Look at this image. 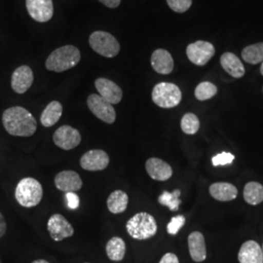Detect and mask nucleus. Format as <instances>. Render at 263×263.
Listing matches in <instances>:
<instances>
[{
  "label": "nucleus",
  "mask_w": 263,
  "mask_h": 263,
  "mask_svg": "<svg viewBox=\"0 0 263 263\" xmlns=\"http://www.w3.org/2000/svg\"><path fill=\"white\" fill-rule=\"evenodd\" d=\"M2 123L8 134L15 137H31L37 130L35 118L22 106L7 108L2 115Z\"/></svg>",
  "instance_id": "obj_1"
},
{
  "label": "nucleus",
  "mask_w": 263,
  "mask_h": 263,
  "mask_svg": "<svg viewBox=\"0 0 263 263\" xmlns=\"http://www.w3.org/2000/svg\"><path fill=\"white\" fill-rule=\"evenodd\" d=\"M80 59L81 54L78 48L73 45H66L58 48L49 55L45 66L50 71L64 72L77 66Z\"/></svg>",
  "instance_id": "obj_2"
},
{
  "label": "nucleus",
  "mask_w": 263,
  "mask_h": 263,
  "mask_svg": "<svg viewBox=\"0 0 263 263\" xmlns=\"http://www.w3.org/2000/svg\"><path fill=\"white\" fill-rule=\"evenodd\" d=\"M128 234L136 240H147L157 233V223L147 213H139L131 217L126 224Z\"/></svg>",
  "instance_id": "obj_3"
},
{
  "label": "nucleus",
  "mask_w": 263,
  "mask_h": 263,
  "mask_svg": "<svg viewBox=\"0 0 263 263\" xmlns=\"http://www.w3.org/2000/svg\"><path fill=\"white\" fill-rule=\"evenodd\" d=\"M15 197L21 206L32 208L37 206L43 197V187L41 183L32 178H26L20 180Z\"/></svg>",
  "instance_id": "obj_4"
},
{
  "label": "nucleus",
  "mask_w": 263,
  "mask_h": 263,
  "mask_svg": "<svg viewBox=\"0 0 263 263\" xmlns=\"http://www.w3.org/2000/svg\"><path fill=\"white\" fill-rule=\"evenodd\" d=\"M151 98L153 103L162 108H173L179 105L182 95L179 87L169 82H161L154 86Z\"/></svg>",
  "instance_id": "obj_5"
},
{
  "label": "nucleus",
  "mask_w": 263,
  "mask_h": 263,
  "mask_svg": "<svg viewBox=\"0 0 263 263\" xmlns=\"http://www.w3.org/2000/svg\"><path fill=\"white\" fill-rule=\"evenodd\" d=\"M89 44L96 53L105 58H114L120 52L118 40L109 32L97 30L89 37Z\"/></svg>",
  "instance_id": "obj_6"
},
{
  "label": "nucleus",
  "mask_w": 263,
  "mask_h": 263,
  "mask_svg": "<svg viewBox=\"0 0 263 263\" xmlns=\"http://www.w3.org/2000/svg\"><path fill=\"white\" fill-rule=\"evenodd\" d=\"M87 105L91 112L100 120L113 124L116 120V112L111 104L106 102L100 95H90L87 99Z\"/></svg>",
  "instance_id": "obj_7"
},
{
  "label": "nucleus",
  "mask_w": 263,
  "mask_h": 263,
  "mask_svg": "<svg viewBox=\"0 0 263 263\" xmlns=\"http://www.w3.org/2000/svg\"><path fill=\"white\" fill-rule=\"evenodd\" d=\"M216 53L215 46L203 40L191 43L186 48L188 60L198 66H205Z\"/></svg>",
  "instance_id": "obj_8"
},
{
  "label": "nucleus",
  "mask_w": 263,
  "mask_h": 263,
  "mask_svg": "<svg viewBox=\"0 0 263 263\" xmlns=\"http://www.w3.org/2000/svg\"><path fill=\"white\" fill-rule=\"evenodd\" d=\"M53 141L58 147L64 151H70L77 147L81 142V135L71 126L60 127L53 136Z\"/></svg>",
  "instance_id": "obj_9"
},
{
  "label": "nucleus",
  "mask_w": 263,
  "mask_h": 263,
  "mask_svg": "<svg viewBox=\"0 0 263 263\" xmlns=\"http://www.w3.org/2000/svg\"><path fill=\"white\" fill-rule=\"evenodd\" d=\"M47 229L51 238L56 242H61L74 234L72 226L66 220L65 216L60 214H55L49 218Z\"/></svg>",
  "instance_id": "obj_10"
},
{
  "label": "nucleus",
  "mask_w": 263,
  "mask_h": 263,
  "mask_svg": "<svg viewBox=\"0 0 263 263\" xmlns=\"http://www.w3.org/2000/svg\"><path fill=\"white\" fill-rule=\"evenodd\" d=\"M29 16L38 23H46L53 18V0H26Z\"/></svg>",
  "instance_id": "obj_11"
},
{
  "label": "nucleus",
  "mask_w": 263,
  "mask_h": 263,
  "mask_svg": "<svg viewBox=\"0 0 263 263\" xmlns=\"http://www.w3.org/2000/svg\"><path fill=\"white\" fill-rule=\"evenodd\" d=\"M109 164V156L104 151L93 149L87 151L80 159L82 169L90 172H98L106 169Z\"/></svg>",
  "instance_id": "obj_12"
},
{
  "label": "nucleus",
  "mask_w": 263,
  "mask_h": 263,
  "mask_svg": "<svg viewBox=\"0 0 263 263\" xmlns=\"http://www.w3.org/2000/svg\"><path fill=\"white\" fill-rule=\"evenodd\" d=\"M96 89L99 94L109 104H117L121 102L123 92L121 88L107 78H98L95 81Z\"/></svg>",
  "instance_id": "obj_13"
},
{
  "label": "nucleus",
  "mask_w": 263,
  "mask_h": 263,
  "mask_svg": "<svg viewBox=\"0 0 263 263\" xmlns=\"http://www.w3.org/2000/svg\"><path fill=\"white\" fill-rule=\"evenodd\" d=\"M33 83V72L28 66L18 67L12 74L11 87L17 94H25Z\"/></svg>",
  "instance_id": "obj_14"
},
{
  "label": "nucleus",
  "mask_w": 263,
  "mask_h": 263,
  "mask_svg": "<svg viewBox=\"0 0 263 263\" xmlns=\"http://www.w3.org/2000/svg\"><path fill=\"white\" fill-rule=\"evenodd\" d=\"M56 187L63 192H76L82 188L83 181L74 171H63L55 178Z\"/></svg>",
  "instance_id": "obj_15"
},
{
  "label": "nucleus",
  "mask_w": 263,
  "mask_h": 263,
  "mask_svg": "<svg viewBox=\"0 0 263 263\" xmlns=\"http://www.w3.org/2000/svg\"><path fill=\"white\" fill-rule=\"evenodd\" d=\"M145 169L151 179L158 181H166L173 176V169L169 164L156 157H152L146 161Z\"/></svg>",
  "instance_id": "obj_16"
},
{
  "label": "nucleus",
  "mask_w": 263,
  "mask_h": 263,
  "mask_svg": "<svg viewBox=\"0 0 263 263\" xmlns=\"http://www.w3.org/2000/svg\"><path fill=\"white\" fill-rule=\"evenodd\" d=\"M152 68L159 74L167 76L174 69V60L169 52L165 49H157L151 56Z\"/></svg>",
  "instance_id": "obj_17"
},
{
  "label": "nucleus",
  "mask_w": 263,
  "mask_h": 263,
  "mask_svg": "<svg viewBox=\"0 0 263 263\" xmlns=\"http://www.w3.org/2000/svg\"><path fill=\"white\" fill-rule=\"evenodd\" d=\"M188 249L191 258L195 262H203L207 257V248L204 235L201 232H192L188 236Z\"/></svg>",
  "instance_id": "obj_18"
},
{
  "label": "nucleus",
  "mask_w": 263,
  "mask_h": 263,
  "mask_svg": "<svg viewBox=\"0 0 263 263\" xmlns=\"http://www.w3.org/2000/svg\"><path fill=\"white\" fill-rule=\"evenodd\" d=\"M238 260L240 263H263L261 247L252 240L245 242L239 251Z\"/></svg>",
  "instance_id": "obj_19"
},
{
  "label": "nucleus",
  "mask_w": 263,
  "mask_h": 263,
  "mask_svg": "<svg viewBox=\"0 0 263 263\" xmlns=\"http://www.w3.org/2000/svg\"><path fill=\"white\" fill-rule=\"evenodd\" d=\"M220 65L229 76L241 78L245 76V66L235 54L227 52L220 57Z\"/></svg>",
  "instance_id": "obj_20"
},
{
  "label": "nucleus",
  "mask_w": 263,
  "mask_h": 263,
  "mask_svg": "<svg viewBox=\"0 0 263 263\" xmlns=\"http://www.w3.org/2000/svg\"><path fill=\"white\" fill-rule=\"evenodd\" d=\"M210 194L217 201L229 202L237 198L238 189L228 182H216L210 186Z\"/></svg>",
  "instance_id": "obj_21"
},
{
  "label": "nucleus",
  "mask_w": 263,
  "mask_h": 263,
  "mask_svg": "<svg viewBox=\"0 0 263 263\" xmlns=\"http://www.w3.org/2000/svg\"><path fill=\"white\" fill-rule=\"evenodd\" d=\"M63 114V105L61 103L53 101L48 104L40 117V122L44 127H52L59 122Z\"/></svg>",
  "instance_id": "obj_22"
},
{
  "label": "nucleus",
  "mask_w": 263,
  "mask_h": 263,
  "mask_svg": "<svg viewBox=\"0 0 263 263\" xmlns=\"http://www.w3.org/2000/svg\"><path fill=\"white\" fill-rule=\"evenodd\" d=\"M129 197L122 190H115L107 199V208L109 212L114 215L122 214L128 207Z\"/></svg>",
  "instance_id": "obj_23"
},
{
  "label": "nucleus",
  "mask_w": 263,
  "mask_h": 263,
  "mask_svg": "<svg viewBox=\"0 0 263 263\" xmlns=\"http://www.w3.org/2000/svg\"><path fill=\"white\" fill-rule=\"evenodd\" d=\"M106 254L112 261H121L126 254V244L122 238L113 237L105 247Z\"/></svg>",
  "instance_id": "obj_24"
},
{
  "label": "nucleus",
  "mask_w": 263,
  "mask_h": 263,
  "mask_svg": "<svg viewBox=\"0 0 263 263\" xmlns=\"http://www.w3.org/2000/svg\"><path fill=\"white\" fill-rule=\"evenodd\" d=\"M245 201L253 206L263 202V185L256 181L248 182L244 188Z\"/></svg>",
  "instance_id": "obj_25"
},
{
  "label": "nucleus",
  "mask_w": 263,
  "mask_h": 263,
  "mask_svg": "<svg viewBox=\"0 0 263 263\" xmlns=\"http://www.w3.org/2000/svg\"><path fill=\"white\" fill-rule=\"evenodd\" d=\"M242 58L251 65H257L263 62V42L249 45L243 49Z\"/></svg>",
  "instance_id": "obj_26"
},
{
  "label": "nucleus",
  "mask_w": 263,
  "mask_h": 263,
  "mask_svg": "<svg viewBox=\"0 0 263 263\" xmlns=\"http://www.w3.org/2000/svg\"><path fill=\"white\" fill-rule=\"evenodd\" d=\"M179 196H180L179 189L174 190L172 193H170L168 191H164L158 198V202L162 206H166L169 208L171 211L175 212L179 210V205L181 204Z\"/></svg>",
  "instance_id": "obj_27"
},
{
  "label": "nucleus",
  "mask_w": 263,
  "mask_h": 263,
  "mask_svg": "<svg viewBox=\"0 0 263 263\" xmlns=\"http://www.w3.org/2000/svg\"><path fill=\"white\" fill-rule=\"evenodd\" d=\"M217 93V87L212 82L204 81L198 85L195 89V98L198 101L204 102L214 98Z\"/></svg>",
  "instance_id": "obj_28"
},
{
  "label": "nucleus",
  "mask_w": 263,
  "mask_h": 263,
  "mask_svg": "<svg viewBox=\"0 0 263 263\" xmlns=\"http://www.w3.org/2000/svg\"><path fill=\"white\" fill-rule=\"evenodd\" d=\"M181 130L186 135H195L200 129V121L194 113H186L180 121Z\"/></svg>",
  "instance_id": "obj_29"
},
{
  "label": "nucleus",
  "mask_w": 263,
  "mask_h": 263,
  "mask_svg": "<svg viewBox=\"0 0 263 263\" xmlns=\"http://www.w3.org/2000/svg\"><path fill=\"white\" fill-rule=\"evenodd\" d=\"M184 224H185L184 216H181V215L174 216L167 226V232L169 233L170 235H177Z\"/></svg>",
  "instance_id": "obj_30"
},
{
  "label": "nucleus",
  "mask_w": 263,
  "mask_h": 263,
  "mask_svg": "<svg viewBox=\"0 0 263 263\" xmlns=\"http://www.w3.org/2000/svg\"><path fill=\"white\" fill-rule=\"evenodd\" d=\"M235 159V156L232 153L229 152H221L216 154V156H214L212 158V163L215 167L218 166H226L232 164V162Z\"/></svg>",
  "instance_id": "obj_31"
},
{
  "label": "nucleus",
  "mask_w": 263,
  "mask_h": 263,
  "mask_svg": "<svg viewBox=\"0 0 263 263\" xmlns=\"http://www.w3.org/2000/svg\"><path fill=\"white\" fill-rule=\"evenodd\" d=\"M170 8L176 13H184L192 5V0H167Z\"/></svg>",
  "instance_id": "obj_32"
},
{
  "label": "nucleus",
  "mask_w": 263,
  "mask_h": 263,
  "mask_svg": "<svg viewBox=\"0 0 263 263\" xmlns=\"http://www.w3.org/2000/svg\"><path fill=\"white\" fill-rule=\"evenodd\" d=\"M67 207L70 210H76L80 205V200L76 192H67L66 194Z\"/></svg>",
  "instance_id": "obj_33"
},
{
  "label": "nucleus",
  "mask_w": 263,
  "mask_h": 263,
  "mask_svg": "<svg viewBox=\"0 0 263 263\" xmlns=\"http://www.w3.org/2000/svg\"><path fill=\"white\" fill-rule=\"evenodd\" d=\"M159 263H179L178 256L173 253H167L163 255Z\"/></svg>",
  "instance_id": "obj_34"
},
{
  "label": "nucleus",
  "mask_w": 263,
  "mask_h": 263,
  "mask_svg": "<svg viewBox=\"0 0 263 263\" xmlns=\"http://www.w3.org/2000/svg\"><path fill=\"white\" fill-rule=\"evenodd\" d=\"M99 1L101 3H103L104 6H106L108 8H111V9L117 8L121 3V0H99Z\"/></svg>",
  "instance_id": "obj_35"
},
{
  "label": "nucleus",
  "mask_w": 263,
  "mask_h": 263,
  "mask_svg": "<svg viewBox=\"0 0 263 263\" xmlns=\"http://www.w3.org/2000/svg\"><path fill=\"white\" fill-rule=\"evenodd\" d=\"M6 230H7V224H6L5 218H4L3 215L0 213V238L5 235Z\"/></svg>",
  "instance_id": "obj_36"
},
{
  "label": "nucleus",
  "mask_w": 263,
  "mask_h": 263,
  "mask_svg": "<svg viewBox=\"0 0 263 263\" xmlns=\"http://www.w3.org/2000/svg\"><path fill=\"white\" fill-rule=\"evenodd\" d=\"M32 263H49L47 260L45 259H37V260H34Z\"/></svg>",
  "instance_id": "obj_37"
},
{
  "label": "nucleus",
  "mask_w": 263,
  "mask_h": 263,
  "mask_svg": "<svg viewBox=\"0 0 263 263\" xmlns=\"http://www.w3.org/2000/svg\"><path fill=\"white\" fill-rule=\"evenodd\" d=\"M260 73L263 76V62L261 63V66H260Z\"/></svg>",
  "instance_id": "obj_38"
},
{
  "label": "nucleus",
  "mask_w": 263,
  "mask_h": 263,
  "mask_svg": "<svg viewBox=\"0 0 263 263\" xmlns=\"http://www.w3.org/2000/svg\"><path fill=\"white\" fill-rule=\"evenodd\" d=\"M262 252H263V248H262Z\"/></svg>",
  "instance_id": "obj_39"
}]
</instances>
